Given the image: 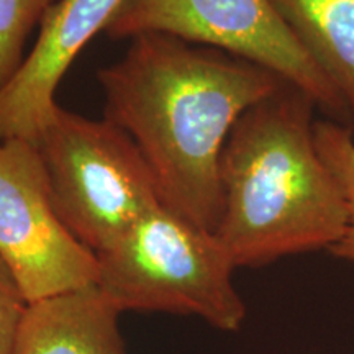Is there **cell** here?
<instances>
[{"label":"cell","instance_id":"obj_12","mask_svg":"<svg viewBox=\"0 0 354 354\" xmlns=\"http://www.w3.org/2000/svg\"><path fill=\"white\" fill-rule=\"evenodd\" d=\"M28 304L15 274L0 256V354H12Z\"/></svg>","mask_w":354,"mask_h":354},{"label":"cell","instance_id":"obj_1","mask_svg":"<svg viewBox=\"0 0 354 354\" xmlns=\"http://www.w3.org/2000/svg\"><path fill=\"white\" fill-rule=\"evenodd\" d=\"M105 118L135 141L162 205L215 233L223 214L220 158L248 109L284 86L263 66L165 33L130 39L97 73Z\"/></svg>","mask_w":354,"mask_h":354},{"label":"cell","instance_id":"obj_5","mask_svg":"<svg viewBox=\"0 0 354 354\" xmlns=\"http://www.w3.org/2000/svg\"><path fill=\"white\" fill-rule=\"evenodd\" d=\"M145 33L171 35L263 66L308 94L336 122L349 120L342 95L271 0H125L105 28L112 39Z\"/></svg>","mask_w":354,"mask_h":354},{"label":"cell","instance_id":"obj_8","mask_svg":"<svg viewBox=\"0 0 354 354\" xmlns=\"http://www.w3.org/2000/svg\"><path fill=\"white\" fill-rule=\"evenodd\" d=\"M120 313L95 284L33 300L12 354H127Z\"/></svg>","mask_w":354,"mask_h":354},{"label":"cell","instance_id":"obj_7","mask_svg":"<svg viewBox=\"0 0 354 354\" xmlns=\"http://www.w3.org/2000/svg\"><path fill=\"white\" fill-rule=\"evenodd\" d=\"M125 0H59L48 10L33 48L0 91V141L35 143L57 109L56 91L88 41L105 33Z\"/></svg>","mask_w":354,"mask_h":354},{"label":"cell","instance_id":"obj_4","mask_svg":"<svg viewBox=\"0 0 354 354\" xmlns=\"http://www.w3.org/2000/svg\"><path fill=\"white\" fill-rule=\"evenodd\" d=\"M33 145L57 216L92 253L109 250L162 205L138 146L107 118L92 120L57 105Z\"/></svg>","mask_w":354,"mask_h":354},{"label":"cell","instance_id":"obj_10","mask_svg":"<svg viewBox=\"0 0 354 354\" xmlns=\"http://www.w3.org/2000/svg\"><path fill=\"white\" fill-rule=\"evenodd\" d=\"M318 153L330 167L348 207V223L342 240L331 248L335 258L354 264V135L353 128L336 120H317L313 127Z\"/></svg>","mask_w":354,"mask_h":354},{"label":"cell","instance_id":"obj_9","mask_svg":"<svg viewBox=\"0 0 354 354\" xmlns=\"http://www.w3.org/2000/svg\"><path fill=\"white\" fill-rule=\"evenodd\" d=\"M271 2L342 95L349 120L354 123V0Z\"/></svg>","mask_w":354,"mask_h":354},{"label":"cell","instance_id":"obj_11","mask_svg":"<svg viewBox=\"0 0 354 354\" xmlns=\"http://www.w3.org/2000/svg\"><path fill=\"white\" fill-rule=\"evenodd\" d=\"M59 0H0V91L24 63L25 46Z\"/></svg>","mask_w":354,"mask_h":354},{"label":"cell","instance_id":"obj_2","mask_svg":"<svg viewBox=\"0 0 354 354\" xmlns=\"http://www.w3.org/2000/svg\"><path fill=\"white\" fill-rule=\"evenodd\" d=\"M317 104L286 82L241 115L220 158L223 214L215 234L236 268L331 250L348 207L318 153Z\"/></svg>","mask_w":354,"mask_h":354},{"label":"cell","instance_id":"obj_6","mask_svg":"<svg viewBox=\"0 0 354 354\" xmlns=\"http://www.w3.org/2000/svg\"><path fill=\"white\" fill-rule=\"evenodd\" d=\"M0 256L28 302L94 286L97 254L64 227L37 146L0 141Z\"/></svg>","mask_w":354,"mask_h":354},{"label":"cell","instance_id":"obj_3","mask_svg":"<svg viewBox=\"0 0 354 354\" xmlns=\"http://www.w3.org/2000/svg\"><path fill=\"white\" fill-rule=\"evenodd\" d=\"M234 269L215 233L161 205L97 254L95 286L120 312L196 315L236 331L246 305L233 284Z\"/></svg>","mask_w":354,"mask_h":354}]
</instances>
